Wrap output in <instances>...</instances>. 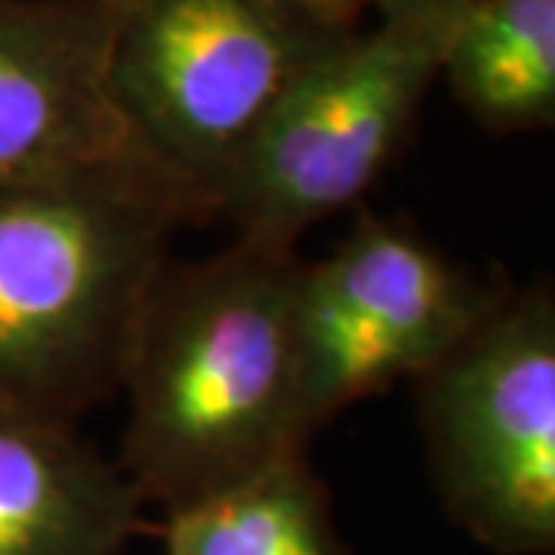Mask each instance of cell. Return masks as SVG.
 Listing matches in <instances>:
<instances>
[{
	"instance_id": "9",
	"label": "cell",
	"mask_w": 555,
	"mask_h": 555,
	"mask_svg": "<svg viewBox=\"0 0 555 555\" xmlns=\"http://www.w3.org/2000/svg\"><path fill=\"white\" fill-rule=\"evenodd\" d=\"M488 133L555 120V0H481L444 47L441 75Z\"/></svg>"
},
{
	"instance_id": "13",
	"label": "cell",
	"mask_w": 555,
	"mask_h": 555,
	"mask_svg": "<svg viewBox=\"0 0 555 555\" xmlns=\"http://www.w3.org/2000/svg\"><path fill=\"white\" fill-rule=\"evenodd\" d=\"M105 3H115V0H105Z\"/></svg>"
},
{
	"instance_id": "3",
	"label": "cell",
	"mask_w": 555,
	"mask_h": 555,
	"mask_svg": "<svg viewBox=\"0 0 555 555\" xmlns=\"http://www.w3.org/2000/svg\"><path fill=\"white\" fill-rule=\"evenodd\" d=\"M356 28L299 0H115L108 80L137 155L195 222L299 75Z\"/></svg>"
},
{
	"instance_id": "12",
	"label": "cell",
	"mask_w": 555,
	"mask_h": 555,
	"mask_svg": "<svg viewBox=\"0 0 555 555\" xmlns=\"http://www.w3.org/2000/svg\"><path fill=\"white\" fill-rule=\"evenodd\" d=\"M306 10H312L318 20L331 22L337 28H361L364 10H371V0H299Z\"/></svg>"
},
{
	"instance_id": "7",
	"label": "cell",
	"mask_w": 555,
	"mask_h": 555,
	"mask_svg": "<svg viewBox=\"0 0 555 555\" xmlns=\"http://www.w3.org/2000/svg\"><path fill=\"white\" fill-rule=\"evenodd\" d=\"M108 43L105 0H0V189L142 164L112 96Z\"/></svg>"
},
{
	"instance_id": "10",
	"label": "cell",
	"mask_w": 555,
	"mask_h": 555,
	"mask_svg": "<svg viewBox=\"0 0 555 555\" xmlns=\"http://www.w3.org/2000/svg\"><path fill=\"white\" fill-rule=\"evenodd\" d=\"M167 555H349L309 451L167 513Z\"/></svg>"
},
{
	"instance_id": "2",
	"label": "cell",
	"mask_w": 555,
	"mask_h": 555,
	"mask_svg": "<svg viewBox=\"0 0 555 555\" xmlns=\"http://www.w3.org/2000/svg\"><path fill=\"white\" fill-rule=\"evenodd\" d=\"M185 225L192 210L137 160L0 189V420L75 426L120 392Z\"/></svg>"
},
{
	"instance_id": "5",
	"label": "cell",
	"mask_w": 555,
	"mask_h": 555,
	"mask_svg": "<svg viewBox=\"0 0 555 555\" xmlns=\"http://www.w3.org/2000/svg\"><path fill=\"white\" fill-rule=\"evenodd\" d=\"M454 31L379 22L334 43L284 93L222 189L238 241L294 247L361 207L414 133Z\"/></svg>"
},
{
	"instance_id": "1",
	"label": "cell",
	"mask_w": 555,
	"mask_h": 555,
	"mask_svg": "<svg viewBox=\"0 0 555 555\" xmlns=\"http://www.w3.org/2000/svg\"><path fill=\"white\" fill-rule=\"evenodd\" d=\"M294 247L238 241L173 262L139 318L120 392L130 416L115 463L167 513L219 494L294 451L299 420Z\"/></svg>"
},
{
	"instance_id": "6",
	"label": "cell",
	"mask_w": 555,
	"mask_h": 555,
	"mask_svg": "<svg viewBox=\"0 0 555 555\" xmlns=\"http://www.w3.org/2000/svg\"><path fill=\"white\" fill-rule=\"evenodd\" d=\"M509 284L473 275L408 219L358 207L299 275V420L312 438L361 398L433 371Z\"/></svg>"
},
{
	"instance_id": "4",
	"label": "cell",
	"mask_w": 555,
	"mask_h": 555,
	"mask_svg": "<svg viewBox=\"0 0 555 555\" xmlns=\"http://www.w3.org/2000/svg\"><path fill=\"white\" fill-rule=\"evenodd\" d=\"M416 420L448 516L500 555L555 550V294L506 287L433 371Z\"/></svg>"
},
{
	"instance_id": "11",
	"label": "cell",
	"mask_w": 555,
	"mask_h": 555,
	"mask_svg": "<svg viewBox=\"0 0 555 555\" xmlns=\"http://www.w3.org/2000/svg\"><path fill=\"white\" fill-rule=\"evenodd\" d=\"M476 3L481 0H371V10H377L379 22L429 25L441 31H454Z\"/></svg>"
},
{
	"instance_id": "8",
	"label": "cell",
	"mask_w": 555,
	"mask_h": 555,
	"mask_svg": "<svg viewBox=\"0 0 555 555\" xmlns=\"http://www.w3.org/2000/svg\"><path fill=\"white\" fill-rule=\"evenodd\" d=\"M142 503L78 426L0 420V555H120Z\"/></svg>"
}]
</instances>
